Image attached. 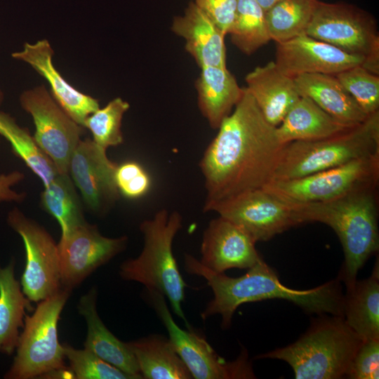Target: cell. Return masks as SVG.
<instances>
[{
	"label": "cell",
	"mask_w": 379,
	"mask_h": 379,
	"mask_svg": "<svg viewBox=\"0 0 379 379\" xmlns=\"http://www.w3.org/2000/svg\"><path fill=\"white\" fill-rule=\"evenodd\" d=\"M218 129L199 163L206 190L204 208L265 186L284 146L246 87Z\"/></svg>",
	"instance_id": "1"
},
{
	"label": "cell",
	"mask_w": 379,
	"mask_h": 379,
	"mask_svg": "<svg viewBox=\"0 0 379 379\" xmlns=\"http://www.w3.org/2000/svg\"><path fill=\"white\" fill-rule=\"evenodd\" d=\"M184 262L185 270L202 277L213 293V298L201 313V318L204 320L220 314L224 329L231 326L232 317L239 305L267 299L288 300L309 312L343 317L345 295L338 280L311 289L297 290L283 285L275 272L262 259L245 274L235 278L212 271L190 254L185 255Z\"/></svg>",
	"instance_id": "2"
},
{
	"label": "cell",
	"mask_w": 379,
	"mask_h": 379,
	"mask_svg": "<svg viewBox=\"0 0 379 379\" xmlns=\"http://www.w3.org/2000/svg\"><path fill=\"white\" fill-rule=\"evenodd\" d=\"M377 187L324 202L288 204L300 224L319 222L338 235L345 255L343 279L352 284L358 271L379 248Z\"/></svg>",
	"instance_id": "3"
},
{
	"label": "cell",
	"mask_w": 379,
	"mask_h": 379,
	"mask_svg": "<svg viewBox=\"0 0 379 379\" xmlns=\"http://www.w3.org/2000/svg\"><path fill=\"white\" fill-rule=\"evenodd\" d=\"M363 341L343 317L323 316L295 343L256 358L286 361L296 379H339L346 378Z\"/></svg>",
	"instance_id": "4"
},
{
	"label": "cell",
	"mask_w": 379,
	"mask_h": 379,
	"mask_svg": "<svg viewBox=\"0 0 379 379\" xmlns=\"http://www.w3.org/2000/svg\"><path fill=\"white\" fill-rule=\"evenodd\" d=\"M182 216L166 209L144 220L140 225L143 248L135 258L123 262L119 275L126 281L142 284L147 292L157 291L167 297L174 312L188 323L182 310L185 300V282L173 253L174 237L182 227Z\"/></svg>",
	"instance_id": "5"
},
{
	"label": "cell",
	"mask_w": 379,
	"mask_h": 379,
	"mask_svg": "<svg viewBox=\"0 0 379 379\" xmlns=\"http://www.w3.org/2000/svg\"><path fill=\"white\" fill-rule=\"evenodd\" d=\"M378 154L379 111L368 115L363 122L328 138L284 145L272 181L303 177Z\"/></svg>",
	"instance_id": "6"
},
{
	"label": "cell",
	"mask_w": 379,
	"mask_h": 379,
	"mask_svg": "<svg viewBox=\"0 0 379 379\" xmlns=\"http://www.w3.org/2000/svg\"><path fill=\"white\" fill-rule=\"evenodd\" d=\"M71 292L62 288L39 302L31 316L25 314L16 354L4 378H39L53 369L66 366L63 345L58 340V324Z\"/></svg>",
	"instance_id": "7"
},
{
	"label": "cell",
	"mask_w": 379,
	"mask_h": 379,
	"mask_svg": "<svg viewBox=\"0 0 379 379\" xmlns=\"http://www.w3.org/2000/svg\"><path fill=\"white\" fill-rule=\"evenodd\" d=\"M305 34L351 55L366 58L379 75V35L375 18L355 5L319 1Z\"/></svg>",
	"instance_id": "8"
},
{
	"label": "cell",
	"mask_w": 379,
	"mask_h": 379,
	"mask_svg": "<svg viewBox=\"0 0 379 379\" xmlns=\"http://www.w3.org/2000/svg\"><path fill=\"white\" fill-rule=\"evenodd\" d=\"M378 178L379 154L298 178L272 180L262 189L288 204L324 202L377 187Z\"/></svg>",
	"instance_id": "9"
},
{
	"label": "cell",
	"mask_w": 379,
	"mask_h": 379,
	"mask_svg": "<svg viewBox=\"0 0 379 379\" xmlns=\"http://www.w3.org/2000/svg\"><path fill=\"white\" fill-rule=\"evenodd\" d=\"M149 297L166 328L169 339L196 379L254 378L253 368L244 350L237 359L227 361L220 357L199 333L180 328L168 310L164 295L157 291L147 292Z\"/></svg>",
	"instance_id": "10"
},
{
	"label": "cell",
	"mask_w": 379,
	"mask_h": 379,
	"mask_svg": "<svg viewBox=\"0 0 379 379\" xmlns=\"http://www.w3.org/2000/svg\"><path fill=\"white\" fill-rule=\"evenodd\" d=\"M7 220L21 237L25 248L23 293L31 302H39L58 292L62 286L58 248L53 237L17 208L8 213Z\"/></svg>",
	"instance_id": "11"
},
{
	"label": "cell",
	"mask_w": 379,
	"mask_h": 379,
	"mask_svg": "<svg viewBox=\"0 0 379 379\" xmlns=\"http://www.w3.org/2000/svg\"><path fill=\"white\" fill-rule=\"evenodd\" d=\"M20 102L33 118L34 138L38 145L51 159L59 173H68L69 161L84 127L66 114L43 85L23 92Z\"/></svg>",
	"instance_id": "12"
},
{
	"label": "cell",
	"mask_w": 379,
	"mask_h": 379,
	"mask_svg": "<svg viewBox=\"0 0 379 379\" xmlns=\"http://www.w3.org/2000/svg\"><path fill=\"white\" fill-rule=\"evenodd\" d=\"M204 211H215L236 224L255 243L299 225L290 206L262 188L215 202Z\"/></svg>",
	"instance_id": "13"
},
{
	"label": "cell",
	"mask_w": 379,
	"mask_h": 379,
	"mask_svg": "<svg viewBox=\"0 0 379 379\" xmlns=\"http://www.w3.org/2000/svg\"><path fill=\"white\" fill-rule=\"evenodd\" d=\"M126 236L109 238L87 222L61 236L58 244L61 284L72 290L126 247Z\"/></svg>",
	"instance_id": "14"
},
{
	"label": "cell",
	"mask_w": 379,
	"mask_h": 379,
	"mask_svg": "<svg viewBox=\"0 0 379 379\" xmlns=\"http://www.w3.org/2000/svg\"><path fill=\"white\" fill-rule=\"evenodd\" d=\"M117 167L108 159L106 149L90 138L81 140L73 152L68 173L93 211L103 213L118 200Z\"/></svg>",
	"instance_id": "15"
},
{
	"label": "cell",
	"mask_w": 379,
	"mask_h": 379,
	"mask_svg": "<svg viewBox=\"0 0 379 379\" xmlns=\"http://www.w3.org/2000/svg\"><path fill=\"white\" fill-rule=\"evenodd\" d=\"M274 62L292 78L303 74L335 75L356 65L367 69L365 58L349 54L306 34L276 43Z\"/></svg>",
	"instance_id": "16"
},
{
	"label": "cell",
	"mask_w": 379,
	"mask_h": 379,
	"mask_svg": "<svg viewBox=\"0 0 379 379\" xmlns=\"http://www.w3.org/2000/svg\"><path fill=\"white\" fill-rule=\"evenodd\" d=\"M255 244L244 230L219 215L204 232L199 261L218 273L232 268L249 269L262 260Z\"/></svg>",
	"instance_id": "17"
},
{
	"label": "cell",
	"mask_w": 379,
	"mask_h": 379,
	"mask_svg": "<svg viewBox=\"0 0 379 379\" xmlns=\"http://www.w3.org/2000/svg\"><path fill=\"white\" fill-rule=\"evenodd\" d=\"M53 54L48 41L42 39L34 44L25 43L22 50L13 53L12 57L27 62L42 76L49 84L51 95L57 103L84 127L86 119L100 108L99 102L77 91L63 79L53 64Z\"/></svg>",
	"instance_id": "18"
},
{
	"label": "cell",
	"mask_w": 379,
	"mask_h": 379,
	"mask_svg": "<svg viewBox=\"0 0 379 379\" xmlns=\"http://www.w3.org/2000/svg\"><path fill=\"white\" fill-rule=\"evenodd\" d=\"M171 30L185 41V50L199 67H226V36L194 4L190 1L183 15L175 16Z\"/></svg>",
	"instance_id": "19"
},
{
	"label": "cell",
	"mask_w": 379,
	"mask_h": 379,
	"mask_svg": "<svg viewBox=\"0 0 379 379\" xmlns=\"http://www.w3.org/2000/svg\"><path fill=\"white\" fill-rule=\"evenodd\" d=\"M245 81L265 119L275 127L300 98L293 78L282 72L274 61L256 67Z\"/></svg>",
	"instance_id": "20"
},
{
	"label": "cell",
	"mask_w": 379,
	"mask_h": 379,
	"mask_svg": "<svg viewBox=\"0 0 379 379\" xmlns=\"http://www.w3.org/2000/svg\"><path fill=\"white\" fill-rule=\"evenodd\" d=\"M97 295L96 288H91L81 297L77 307L87 325L84 348L129 375L132 379L142 378L136 359L126 343L114 336L100 318L96 309Z\"/></svg>",
	"instance_id": "21"
},
{
	"label": "cell",
	"mask_w": 379,
	"mask_h": 379,
	"mask_svg": "<svg viewBox=\"0 0 379 379\" xmlns=\"http://www.w3.org/2000/svg\"><path fill=\"white\" fill-rule=\"evenodd\" d=\"M300 96L314 101L326 113L350 126L363 122L367 115L335 75L303 74L293 78Z\"/></svg>",
	"instance_id": "22"
},
{
	"label": "cell",
	"mask_w": 379,
	"mask_h": 379,
	"mask_svg": "<svg viewBox=\"0 0 379 379\" xmlns=\"http://www.w3.org/2000/svg\"><path fill=\"white\" fill-rule=\"evenodd\" d=\"M195 81L198 106L210 126L218 129L222 121L241 100L244 88H241L227 67H201Z\"/></svg>",
	"instance_id": "23"
},
{
	"label": "cell",
	"mask_w": 379,
	"mask_h": 379,
	"mask_svg": "<svg viewBox=\"0 0 379 379\" xmlns=\"http://www.w3.org/2000/svg\"><path fill=\"white\" fill-rule=\"evenodd\" d=\"M352 126L326 113L310 98L300 96L276 127V131L280 142L286 145L293 141L323 139Z\"/></svg>",
	"instance_id": "24"
},
{
	"label": "cell",
	"mask_w": 379,
	"mask_h": 379,
	"mask_svg": "<svg viewBox=\"0 0 379 379\" xmlns=\"http://www.w3.org/2000/svg\"><path fill=\"white\" fill-rule=\"evenodd\" d=\"M343 318L362 340L379 339V268L375 263L371 275L346 286Z\"/></svg>",
	"instance_id": "25"
},
{
	"label": "cell",
	"mask_w": 379,
	"mask_h": 379,
	"mask_svg": "<svg viewBox=\"0 0 379 379\" xmlns=\"http://www.w3.org/2000/svg\"><path fill=\"white\" fill-rule=\"evenodd\" d=\"M126 344L136 359L142 378H193L169 338L154 334Z\"/></svg>",
	"instance_id": "26"
},
{
	"label": "cell",
	"mask_w": 379,
	"mask_h": 379,
	"mask_svg": "<svg viewBox=\"0 0 379 379\" xmlns=\"http://www.w3.org/2000/svg\"><path fill=\"white\" fill-rule=\"evenodd\" d=\"M15 264L12 259L5 267L0 265V352L8 355L16 350L25 310L34 309L15 277Z\"/></svg>",
	"instance_id": "27"
},
{
	"label": "cell",
	"mask_w": 379,
	"mask_h": 379,
	"mask_svg": "<svg viewBox=\"0 0 379 379\" xmlns=\"http://www.w3.org/2000/svg\"><path fill=\"white\" fill-rule=\"evenodd\" d=\"M0 135L11 144L13 151L48 185L59 173L51 159L38 145L26 128L20 126L9 114L0 112Z\"/></svg>",
	"instance_id": "28"
},
{
	"label": "cell",
	"mask_w": 379,
	"mask_h": 379,
	"mask_svg": "<svg viewBox=\"0 0 379 379\" xmlns=\"http://www.w3.org/2000/svg\"><path fill=\"white\" fill-rule=\"evenodd\" d=\"M45 210L58 222L64 236L84 224L81 204L68 173H58L41 194Z\"/></svg>",
	"instance_id": "29"
},
{
	"label": "cell",
	"mask_w": 379,
	"mask_h": 379,
	"mask_svg": "<svg viewBox=\"0 0 379 379\" xmlns=\"http://www.w3.org/2000/svg\"><path fill=\"white\" fill-rule=\"evenodd\" d=\"M319 0H279L265 12L271 40L276 43L305 34Z\"/></svg>",
	"instance_id": "30"
},
{
	"label": "cell",
	"mask_w": 379,
	"mask_h": 379,
	"mask_svg": "<svg viewBox=\"0 0 379 379\" xmlns=\"http://www.w3.org/2000/svg\"><path fill=\"white\" fill-rule=\"evenodd\" d=\"M229 34L232 43L246 55L253 54L271 40L265 11L255 0H237Z\"/></svg>",
	"instance_id": "31"
},
{
	"label": "cell",
	"mask_w": 379,
	"mask_h": 379,
	"mask_svg": "<svg viewBox=\"0 0 379 379\" xmlns=\"http://www.w3.org/2000/svg\"><path fill=\"white\" fill-rule=\"evenodd\" d=\"M129 104L121 98H116L103 108H99L85 120L84 127L92 133L93 142L107 149L123 143L121 122Z\"/></svg>",
	"instance_id": "32"
},
{
	"label": "cell",
	"mask_w": 379,
	"mask_h": 379,
	"mask_svg": "<svg viewBox=\"0 0 379 379\" xmlns=\"http://www.w3.org/2000/svg\"><path fill=\"white\" fill-rule=\"evenodd\" d=\"M335 77L367 115L379 111V75L356 65Z\"/></svg>",
	"instance_id": "33"
},
{
	"label": "cell",
	"mask_w": 379,
	"mask_h": 379,
	"mask_svg": "<svg viewBox=\"0 0 379 379\" xmlns=\"http://www.w3.org/2000/svg\"><path fill=\"white\" fill-rule=\"evenodd\" d=\"M65 358L77 379H132L131 377L86 348L62 344Z\"/></svg>",
	"instance_id": "34"
},
{
	"label": "cell",
	"mask_w": 379,
	"mask_h": 379,
	"mask_svg": "<svg viewBox=\"0 0 379 379\" xmlns=\"http://www.w3.org/2000/svg\"><path fill=\"white\" fill-rule=\"evenodd\" d=\"M115 180L119 193L131 199L145 195L150 187L149 175L135 161H126L117 165Z\"/></svg>",
	"instance_id": "35"
},
{
	"label": "cell",
	"mask_w": 379,
	"mask_h": 379,
	"mask_svg": "<svg viewBox=\"0 0 379 379\" xmlns=\"http://www.w3.org/2000/svg\"><path fill=\"white\" fill-rule=\"evenodd\" d=\"M346 378L378 379L379 378V339L363 341L351 362Z\"/></svg>",
	"instance_id": "36"
},
{
	"label": "cell",
	"mask_w": 379,
	"mask_h": 379,
	"mask_svg": "<svg viewBox=\"0 0 379 379\" xmlns=\"http://www.w3.org/2000/svg\"><path fill=\"white\" fill-rule=\"evenodd\" d=\"M194 4L225 34L234 23L237 0H194Z\"/></svg>",
	"instance_id": "37"
},
{
	"label": "cell",
	"mask_w": 379,
	"mask_h": 379,
	"mask_svg": "<svg viewBox=\"0 0 379 379\" xmlns=\"http://www.w3.org/2000/svg\"><path fill=\"white\" fill-rule=\"evenodd\" d=\"M39 378H75V375L69 366H64L62 368L53 369L43 374Z\"/></svg>",
	"instance_id": "38"
},
{
	"label": "cell",
	"mask_w": 379,
	"mask_h": 379,
	"mask_svg": "<svg viewBox=\"0 0 379 379\" xmlns=\"http://www.w3.org/2000/svg\"><path fill=\"white\" fill-rule=\"evenodd\" d=\"M255 1L266 12L270 8H272L276 3H277L279 0H255Z\"/></svg>",
	"instance_id": "39"
},
{
	"label": "cell",
	"mask_w": 379,
	"mask_h": 379,
	"mask_svg": "<svg viewBox=\"0 0 379 379\" xmlns=\"http://www.w3.org/2000/svg\"><path fill=\"white\" fill-rule=\"evenodd\" d=\"M3 98H4V95H3V93L2 91L0 90V104L3 101Z\"/></svg>",
	"instance_id": "40"
}]
</instances>
